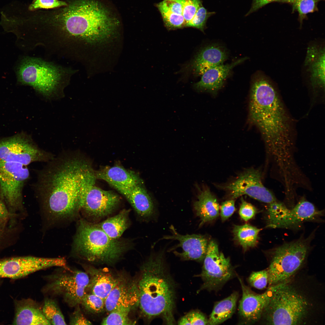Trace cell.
<instances>
[{
	"label": "cell",
	"mask_w": 325,
	"mask_h": 325,
	"mask_svg": "<svg viewBox=\"0 0 325 325\" xmlns=\"http://www.w3.org/2000/svg\"><path fill=\"white\" fill-rule=\"evenodd\" d=\"M46 27L43 45L50 54L77 62L84 46L108 39L119 21L97 0H77L63 9Z\"/></svg>",
	"instance_id": "obj_1"
},
{
	"label": "cell",
	"mask_w": 325,
	"mask_h": 325,
	"mask_svg": "<svg viewBox=\"0 0 325 325\" xmlns=\"http://www.w3.org/2000/svg\"><path fill=\"white\" fill-rule=\"evenodd\" d=\"M249 112L250 120L259 130L268 155L279 168L290 165L294 161V121L275 85L260 72L252 80Z\"/></svg>",
	"instance_id": "obj_2"
},
{
	"label": "cell",
	"mask_w": 325,
	"mask_h": 325,
	"mask_svg": "<svg viewBox=\"0 0 325 325\" xmlns=\"http://www.w3.org/2000/svg\"><path fill=\"white\" fill-rule=\"evenodd\" d=\"M47 162L36 185L43 209L53 222L76 218L84 177L90 164L77 151L65 152Z\"/></svg>",
	"instance_id": "obj_3"
},
{
	"label": "cell",
	"mask_w": 325,
	"mask_h": 325,
	"mask_svg": "<svg viewBox=\"0 0 325 325\" xmlns=\"http://www.w3.org/2000/svg\"><path fill=\"white\" fill-rule=\"evenodd\" d=\"M137 281L142 315L149 320L160 317L166 324H174L176 284L166 268L163 252L151 255L143 263Z\"/></svg>",
	"instance_id": "obj_4"
},
{
	"label": "cell",
	"mask_w": 325,
	"mask_h": 325,
	"mask_svg": "<svg viewBox=\"0 0 325 325\" xmlns=\"http://www.w3.org/2000/svg\"><path fill=\"white\" fill-rule=\"evenodd\" d=\"M127 248L126 242L111 238L97 224L84 219L78 221L72 248L75 258L91 263L111 264Z\"/></svg>",
	"instance_id": "obj_5"
},
{
	"label": "cell",
	"mask_w": 325,
	"mask_h": 325,
	"mask_svg": "<svg viewBox=\"0 0 325 325\" xmlns=\"http://www.w3.org/2000/svg\"><path fill=\"white\" fill-rule=\"evenodd\" d=\"M305 290L289 280L273 293L262 318L269 325H301L308 322L313 303Z\"/></svg>",
	"instance_id": "obj_6"
},
{
	"label": "cell",
	"mask_w": 325,
	"mask_h": 325,
	"mask_svg": "<svg viewBox=\"0 0 325 325\" xmlns=\"http://www.w3.org/2000/svg\"><path fill=\"white\" fill-rule=\"evenodd\" d=\"M77 72V70L41 58L25 56L20 61L16 72L19 82L48 98L62 93Z\"/></svg>",
	"instance_id": "obj_7"
},
{
	"label": "cell",
	"mask_w": 325,
	"mask_h": 325,
	"mask_svg": "<svg viewBox=\"0 0 325 325\" xmlns=\"http://www.w3.org/2000/svg\"><path fill=\"white\" fill-rule=\"evenodd\" d=\"M311 236L300 238L274 249L267 271L269 286L290 279L301 268L310 250Z\"/></svg>",
	"instance_id": "obj_8"
},
{
	"label": "cell",
	"mask_w": 325,
	"mask_h": 325,
	"mask_svg": "<svg viewBox=\"0 0 325 325\" xmlns=\"http://www.w3.org/2000/svg\"><path fill=\"white\" fill-rule=\"evenodd\" d=\"M45 279L43 292L60 296L71 307L80 305L89 280L86 272L67 266L58 267Z\"/></svg>",
	"instance_id": "obj_9"
},
{
	"label": "cell",
	"mask_w": 325,
	"mask_h": 325,
	"mask_svg": "<svg viewBox=\"0 0 325 325\" xmlns=\"http://www.w3.org/2000/svg\"><path fill=\"white\" fill-rule=\"evenodd\" d=\"M266 227L272 228H296L307 221L318 219L323 212L304 198L290 209L277 201L268 204Z\"/></svg>",
	"instance_id": "obj_10"
},
{
	"label": "cell",
	"mask_w": 325,
	"mask_h": 325,
	"mask_svg": "<svg viewBox=\"0 0 325 325\" xmlns=\"http://www.w3.org/2000/svg\"><path fill=\"white\" fill-rule=\"evenodd\" d=\"M202 271L199 275L203 283L199 291H217L235 275L230 258L220 252L215 241L209 242L203 259Z\"/></svg>",
	"instance_id": "obj_11"
},
{
	"label": "cell",
	"mask_w": 325,
	"mask_h": 325,
	"mask_svg": "<svg viewBox=\"0 0 325 325\" xmlns=\"http://www.w3.org/2000/svg\"><path fill=\"white\" fill-rule=\"evenodd\" d=\"M29 176L26 166L0 160V194L11 210L22 208L23 189Z\"/></svg>",
	"instance_id": "obj_12"
},
{
	"label": "cell",
	"mask_w": 325,
	"mask_h": 325,
	"mask_svg": "<svg viewBox=\"0 0 325 325\" xmlns=\"http://www.w3.org/2000/svg\"><path fill=\"white\" fill-rule=\"evenodd\" d=\"M54 155L40 148L29 137L17 135L0 140V160L27 166L36 162H48Z\"/></svg>",
	"instance_id": "obj_13"
},
{
	"label": "cell",
	"mask_w": 325,
	"mask_h": 325,
	"mask_svg": "<svg viewBox=\"0 0 325 325\" xmlns=\"http://www.w3.org/2000/svg\"><path fill=\"white\" fill-rule=\"evenodd\" d=\"M95 182L88 184L82 190L80 212L86 218L98 219L112 213L119 203V197L113 191L96 186Z\"/></svg>",
	"instance_id": "obj_14"
},
{
	"label": "cell",
	"mask_w": 325,
	"mask_h": 325,
	"mask_svg": "<svg viewBox=\"0 0 325 325\" xmlns=\"http://www.w3.org/2000/svg\"><path fill=\"white\" fill-rule=\"evenodd\" d=\"M221 187L228 193L232 199L247 195L268 204L277 201L273 193L263 184L261 172L254 169H247L234 181Z\"/></svg>",
	"instance_id": "obj_15"
},
{
	"label": "cell",
	"mask_w": 325,
	"mask_h": 325,
	"mask_svg": "<svg viewBox=\"0 0 325 325\" xmlns=\"http://www.w3.org/2000/svg\"><path fill=\"white\" fill-rule=\"evenodd\" d=\"M66 265V260L63 258L29 256L0 259V278L19 279L40 270Z\"/></svg>",
	"instance_id": "obj_16"
},
{
	"label": "cell",
	"mask_w": 325,
	"mask_h": 325,
	"mask_svg": "<svg viewBox=\"0 0 325 325\" xmlns=\"http://www.w3.org/2000/svg\"><path fill=\"white\" fill-rule=\"evenodd\" d=\"M325 47L312 44L308 48L304 66L308 74L311 106L324 101Z\"/></svg>",
	"instance_id": "obj_17"
},
{
	"label": "cell",
	"mask_w": 325,
	"mask_h": 325,
	"mask_svg": "<svg viewBox=\"0 0 325 325\" xmlns=\"http://www.w3.org/2000/svg\"><path fill=\"white\" fill-rule=\"evenodd\" d=\"M238 277L242 292L238 307L240 324H252L261 319L273 293L284 283L270 286L265 292L259 294L252 291L245 284L240 278Z\"/></svg>",
	"instance_id": "obj_18"
},
{
	"label": "cell",
	"mask_w": 325,
	"mask_h": 325,
	"mask_svg": "<svg viewBox=\"0 0 325 325\" xmlns=\"http://www.w3.org/2000/svg\"><path fill=\"white\" fill-rule=\"evenodd\" d=\"M139 292L137 280L119 275V280L105 300V309L109 313L120 308L131 310L138 306Z\"/></svg>",
	"instance_id": "obj_19"
},
{
	"label": "cell",
	"mask_w": 325,
	"mask_h": 325,
	"mask_svg": "<svg viewBox=\"0 0 325 325\" xmlns=\"http://www.w3.org/2000/svg\"><path fill=\"white\" fill-rule=\"evenodd\" d=\"M170 229L172 233L171 235L163 237L160 240H177L179 243L175 248L181 247L182 251L179 252L175 251L174 254L183 260H194L201 262L206 255L208 245L207 238L200 234H193L182 235L178 233L172 225Z\"/></svg>",
	"instance_id": "obj_20"
},
{
	"label": "cell",
	"mask_w": 325,
	"mask_h": 325,
	"mask_svg": "<svg viewBox=\"0 0 325 325\" xmlns=\"http://www.w3.org/2000/svg\"><path fill=\"white\" fill-rule=\"evenodd\" d=\"M82 266L89 279L86 292L92 293L105 301L117 283L119 276H116L106 268H97L85 264Z\"/></svg>",
	"instance_id": "obj_21"
},
{
	"label": "cell",
	"mask_w": 325,
	"mask_h": 325,
	"mask_svg": "<svg viewBox=\"0 0 325 325\" xmlns=\"http://www.w3.org/2000/svg\"><path fill=\"white\" fill-rule=\"evenodd\" d=\"M246 59L243 57L231 63L221 64L208 70L202 75L200 80L194 85L195 89L199 91L216 93L222 87L232 69Z\"/></svg>",
	"instance_id": "obj_22"
},
{
	"label": "cell",
	"mask_w": 325,
	"mask_h": 325,
	"mask_svg": "<svg viewBox=\"0 0 325 325\" xmlns=\"http://www.w3.org/2000/svg\"><path fill=\"white\" fill-rule=\"evenodd\" d=\"M14 325H51L42 308L32 300L23 299L15 302Z\"/></svg>",
	"instance_id": "obj_23"
},
{
	"label": "cell",
	"mask_w": 325,
	"mask_h": 325,
	"mask_svg": "<svg viewBox=\"0 0 325 325\" xmlns=\"http://www.w3.org/2000/svg\"><path fill=\"white\" fill-rule=\"evenodd\" d=\"M95 174L97 179L105 181L117 190L141 182L136 174L119 166L105 167L95 172Z\"/></svg>",
	"instance_id": "obj_24"
},
{
	"label": "cell",
	"mask_w": 325,
	"mask_h": 325,
	"mask_svg": "<svg viewBox=\"0 0 325 325\" xmlns=\"http://www.w3.org/2000/svg\"><path fill=\"white\" fill-rule=\"evenodd\" d=\"M228 57L226 49L217 44L209 45L202 49L194 60L193 68L198 75L218 66L223 64Z\"/></svg>",
	"instance_id": "obj_25"
},
{
	"label": "cell",
	"mask_w": 325,
	"mask_h": 325,
	"mask_svg": "<svg viewBox=\"0 0 325 325\" xmlns=\"http://www.w3.org/2000/svg\"><path fill=\"white\" fill-rule=\"evenodd\" d=\"M124 196L137 214L143 218L152 217L154 213L152 200L141 183L117 190Z\"/></svg>",
	"instance_id": "obj_26"
},
{
	"label": "cell",
	"mask_w": 325,
	"mask_h": 325,
	"mask_svg": "<svg viewBox=\"0 0 325 325\" xmlns=\"http://www.w3.org/2000/svg\"><path fill=\"white\" fill-rule=\"evenodd\" d=\"M193 206L197 215L200 217V226L217 218L219 215V205L216 197L208 188L201 191Z\"/></svg>",
	"instance_id": "obj_27"
},
{
	"label": "cell",
	"mask_w": 325,
	"mask_h": 325,
	"mask_svg": "<svg viewBox=\"0 0 325 325\" xmlns=\"http://www.w3.org/2000/svg\"><path fill=\"white\" fill-rule=\"evenodd\" d=\"M239 294L235 291L215 304L208 319V325L220 324L230 318L234 313Z\"/></svg>",
	"instance_id": "obj_28"
},
{
	"label": "cell",
	"mask_w": 325,
	"mask_h": 325,
	"mask_svg": "<svg viewBox=\"0 0 325 325\" xmlns=\"http://www.w3.org/2000/svg\"><path fill=\"white\" fill-rule=\"evenodd\" d=\"M129 211L123 209L117 215L97 224L111 238L118 239L128 228Z\"/></svg>",
	"instance_id": "obj_29"
},
{
	"label": "cell",
	"mask_w": 325,
	"mask_h": 325,
	"mask_svg": "<svg viewBox=\"0 0 325 325\" xmlns=\"http://www.w3.org/2000/svg\"><path fill=\"white\" fill-rule=\"evenodd\" d=\"M261 229L248 224L235 225L233 232L234 239L246 251L257 245L258 234Z\"/></svg>",
	"instance_id": "obj_30"
},
{
	"label": "cell",
	"mask_w": 325,
	"mask_h": 325,
	"mask_svg": "<svg viewBox=\"0 0 325 325\" xmlns=\"http://www.w3.org/2000/svg\"><path fill=\"white\" fill-rule=\"evenodd\" d=\"M42 309L45 316L51 325L67 324L59 307L53 299H45Z\"/></svg>",
	"instance_id": "obj_31"
},
{
	"label": "cell",
	"mask_w": 325,
	"mask_h": 325,
	"mask_svg": "<svg viewBox=\"0 0 325 325\" xmlns=\"http://www.w3.org/2000/svg\"><path fill=\"white\" fill-rule=\"evenodd\" d=\"M130 309L120 308L116 309L110 312L108 315L104 318L101 324L102 325H133L135 322L131 320L129 317Z\"/></svg>",
	"instance_id": "obj_32"
},
{
	"label": "cell",
	"mask_w": 325,
	"mask_h": 325,
	"mask_svg": "<svg viewBox=\"0 0 325 325\" xmlns=\"http://www.w3.org/2000/svg\"><path fill=\"white\" fill-rule=\"evenodd\" d=\"M80 305L88 313L98 314L102 312L105 309V301L94 294L86 292Z\"/></svg>",
	"instance_id": "obj_33"
},
{
	"label": "cell",
	"mask_w": 325,
	"mask_h": 325,
	"mask_svg": "<svg viewBox=\"0 0 325 325\" xmlns=\"http://www.w3.org/2000/svg\"><path fill=\"white\" fill-rule=\"evenodd\" d=\"M158 8L166 26L169 29L180 28L186 26L182 15L172 13L160 7Z\"/></svg>",
	"instance_id": "obj_34"
},
{
	"label": "cell",
	"mask_w": 325,
	"mask_h": 325,
	"mask_svg": "<svg viewBox=\"0 0 325 325\" xmlns=\"http://www.w3.org/2000/svg\"><path fill=\"white\" fill-rule=\"evenodd\" d=\"M208 319L198 311H190L181 317L178 321V325H208Z\"/></svg>",
	"instance_id": "obj_35"
},
{
	"label": "cell",
	"mask_w": 325,
	"mask_h": 325,
	"mask_svg": "<svg viewBox=\"0 0 325 325\" xmlns=\"http://www.w3.org/2000/svg\"><path fill=\"white\" fill-rule=\"evenodd\" d=\"M268 274L267 270L252 272L248 278L249 284L259 289L266 288L268 284Z\"/></svg>",
	"instance_id": "obj_36"
},
{
	"label": "cell",
	"mask_w": 325,
	"mask_h": 325,
	"mask_svg": "<svg viewBox=\"0 0 325 325\" xmlns=\"http://www.w3.org/2000/svg\"><path fill=\"white\" fill-rule=\"evenodd\" d=\"M182 15L187 25L193 19L199 8L202 5L200 0H181Z\"/></svg>",
	"instance_id": "obj_37"
},
{
	"label": "cell",
	"mask_w": 325,
	"mask_h": 325,
	"mask_svg": "<svg viewBox=\"0 0 325 325\" xmlns=\"http://www.w3.org/2000/svg\"><path fill=\"white\" fill-rule=\"evenodd\" d=\"M212 14V12H208L202 5L186 26L194 27L203 31L207 19Z\"/></svg>",
	"instance_id": "obj_38"
},
{
	"label": "cell",
	"mask_w": 325,
	"mask_h": 325,
	"mask_svg": "<svg viewBox=\"0 0 325 325\" xmlns=\"http://www.w3.org/2000/svg\"><path fill=\"white\" fill-rule=\"evenodd\" d=\"M320 0H294L293 8L299 12L301 18L315 10L317 3Z\"/></svg>",
	"instance_id": "obj_39"
},
{
	"label": "cell",
	"mask_w": 325,
	"mask_h": 325,
	"mask_svg": "<svg viewBox=\"0 0 325 325\" xmlns=\"http://www.w3.org/2000/svg\"><path fill=\"white\" fill-rule=\"evenodd\" d=\"M241 203L239 210V214L241 218L246 221L253 218L257 213L256 208L251 204L241 199Z\"/></svg>",
	"instance_id": "obj_40"
},
{
	"label": "cell",
	"mask_w": 325,
	"mask_h": 325,
	"mask_svg": "<svg viewBox=\"0 0 325 325\" xmlns=\"http://www.w3.org/2000/svg\"><path fill=\"white\" fill-rule=\"evenodd\" d=\"M64 2L58 0H35L30 6L31 10L38 8H51L62 6H67Z\"/></svg>",
	"instance_id": "obj_41"
},
{
	"label": "cell",
	"mask_w": 325,
	"mask_h": 325,
	"mask_svg": "<svg viewBox=\"0 0 325 325\" xmlns=\"http://www.w3.org/2000/svg\"><path fill=\"white\" fill-rule=\"evenodd\" d=\"M157 7L162 8L172 13L182 15L183 6L181 0H164L158 4Z\"/></svg>",
	"instance_id": "obj_42"
},
{
	"label": "cell",
	"mask_w": 325,
	"mask_h": 325,
	"mask_svg": "<svg viewBox=\"0 0 325 325\" xmlns=\"http://www.w3.org/2000/svg\"><path fill=\"white\" fill-rule=\"evenodd\" d=\"M75 310L70 316V325H91L92 323L87 319L82 312L80 305L76 306Z\"/></svg>",
	"instance_id": "obj_43"
},
{
	"label": "cell",
	"mask_w": 325,
	"mask_h": 325,
	"mask_svg": "<svg viewBox=\"0 0 325 325\" xmlns=\"http://www.w3.org/2000/svg\"><path fill=\"white\" fill-rule=\"evenodd\" d=\"M235 210V201L231 199L223 202L220 207V216L222 221L230 218Z\"/></svg>",
	"instance_id": "obj_44"
},
{
	"label": "cell",
	"mask_w": 325,
	"mask_h": 325,
	"mask_svg": "<svg viewBox=\"0 0 325 325\" xmlns=\"http://www.w3.org/2000/svg\"><path fill=\"white\" fill-rule=\"evenodd\" d=\"M277 0H253L252 5L247 15L253 12L264 6Z\"/></svg>",
	"instance_id": "obj_45"
},
{
	"label": "cell",
	"mask_w": 325,
	"mask_h": 325,
	"mask_svg": "<svg viewBox=\"0 0 325 325\" xmlns=\"http://www.w3.org/2000/svg\"><path fill=\"white\" fill-rule=\"evenodd\" d=\"M8 215L7 207L0 194V218L6 219Z\"/></svg>",
	"instance_id": "obj_46"
},
{
	"label": "cell",
	"mask_w": 325,
	"mask_h": 325,
	"mask_svg": "<svg viewBox=\"0 0 325 325\" xmlns=\"http://www.w3.org/2000/svg\"><path fill=\"white\" fill-rule=\"evenodd\" d=\"M5 219L0 218V240L4 231L5 224Z\"/></svg>",
	"instance_id": "obj_47"
},
{
	"label": "cell",
	"mask_w": 325,
	"mask_h": 325,
	"mask_svg": "<svg viewBox=\"0 0 325 325\" xmlns=\"http://www.w3.org/2000/svg\"><path fill=\"white\" fill-rule=\"evenodd\" d=\"M294 0H277V1H280L289 3H292Z\"/></svg>",
	"instance_id": "obj_48"
}]
</instances>
